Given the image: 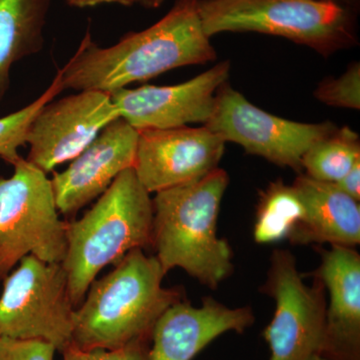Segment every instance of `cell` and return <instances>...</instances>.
<instances>
[{"label": "cell", "instance_id": "cell-1", "mask_svg": "<svg viewBox=\"0 0 360 360\" xmlns=\"http://www.w3.org/2000/svg\"><path fill=\"white\" fill-rule=\"evenodd\" d=\"M203 30L198 0H176L161 20L146 30L129 32L103 47L85 33L77 51L61 70L63 89L112 94L182 66L217 59Z\"/></svg>", "mask_w": 360, "mask_h": 360}, {"label": "cell", "instance_id": "cell-2", "mask_svg": "<svg viewBox=\"0 0 360 360\" xmlns=\"http://www.w3.org/2000/svg\"><path fill=\"white\" fill-rule=\"evenodd\" d=\"M165 274L155 257L130 251L90 284L75 309L71 343L82 349H115L151 340L161 315L184 298L179 288L162 285Z\"/></svg>", "mask_w": 360, "mask_h": 360}, {"label": "cell", "instance_id": "cell-3", "mask_svg": "<svg viewBox=\"0 0 360 360\" xmlns=\"http://www.w3.org/2000/svg\"><path fill=\"white\" fill-rule=\"evenodd\" d=\"M229 184L227 172L217 167L200 179L156 193L151 246L165 274L179 267L212 290L231 276V245L217 236Z\"/></svg>", "mask_w": 360, "mask_h": 360}, {"label": "cell", "instance_id": "cell-4", "mask_svg": "<svg viewBox=\"0 0 360 360\" xmlns=\"http://www.w3.org/2000/svg\"><path fill=\"white\" fill-rule=\"evenodd\" d=\"M153 205L134 168L118 175L80 219L66 222L63 265L75 307L97 274L127 253L151 246Z\"/></svg>", "mask_w": 360, "mask_h": 360}, {"label": "cell", "instance_id": "cell-5", "mask_svg": "<svg viewBox=\"0 0 360 360\" xmlns=\"http://www.w3.org/2000/svg\"><path fill=\"white\" fill-rule=\"evenodd\" d=\"M207 37L257 32L305 45L323 56L357 44L356 13L326 0H198Z\"/></svg>", "mask_w": 360, "mask_h": 360}, {"label": "cell", "instance_id": "cell-6", "mask_svg": "<svg viewBox=\"0 0 360 360\" xmlns=\"http://www.w3.org/2000/svg\"><path fill=\"white\" fill-rule=\"evenodd\" d=\"M13 167L11 177L0 176V281L27 255L63 262L66 252L51 179L23 158Z\"/></svg>", "mask_w": 360, "mask_h": 360}, {"label": "cell", "instance_id": "cell-7", "mask_svg": "<svg viewBox=\"0 0 360 360\" xmlns=\"http://www.w3.org/2000/svg\"><path fill=\"white\" fill-rule=\"evenodd\" d=\"M4 279L0 295V338L42 340L63 352L72 342L77 307L61 262L23 257Z\"/></svg>", "mask_w": 360, "mask_h": 360}, {"label": "cell", "instance_id": "cell-8", "mask_svg": "<svg viewBox=\"0 0 360 360\" xmlns=\"http://www.w3.org/2000/svg\"><path fill=\"white\" fill-rule=\"evenodd\" d=\"M262 291L276 302L274 319L264 331L269 360H309L319 354L328 305L321 279L305 284L292 253L277 250Z\"/></svg>", "mask_w": 360, "mask_h": 360}, {"label": "cell", "instance_id": "cell-9", "mask_svg": "<svg viewBox=\"0 0 360 360\" xmlns=\"http://www.w3.org/2000/svg\"><path fill=\"white\" fill-rule=\"evenodd\" d=\"M205 127L250 155L295 170L302 169L303 156L312 144L336 129L330 122H295L270 115L253 105L229 82L217 90L212 116Z\"/></svg>", "mask_w": 360, "mask_h": 360}, {"label": "cell", "instance_id": "cell-10", "mask_svg": "<svg viewBox=\"0 0 360 360\" xmlns=\"http://www.w3.org/2000/svg\"><path fill=\"white\" fill-rule=\"evenodd\" d=\"M117 118V108L106 92L82 90L49 101L30 123L26 160L49 174L58 165L75 160Z\"/></svg>", "mask_w": 360, "mask_h": 360}, {"label": "cell", "instance_id": "cell-11", "mask_svg": "<svg viewBox=\"0 0 360 360\" xmlns=\"http://www.w3.org/2000/svg\"><path fill=\"white\" fill-rule=\"evenodd\" d=\"M225 143L205 127L139 130L135 174L149 193L189 184L219 167Z\"/></svg>", "mask_w": 360, "mask_h": 360}, {"label": "cell", "instance_id": "cell-12", "mask_svg": "<svg viewBox=\"0 0 360 360\" xmlns=\"http://www.w3.org/2000/svg\"><path fill=\"white\" fill-rule=\"evenodd\" d=\"M231 63L224 61L176 85H144L110 94L120 117L135 129H169L205 123L214 108L217 90L227 82Z\"/></svg>", "mask_w": 360, "mask_h": 360}, {"label": "cell", "instance_id": "cell-13", "mask_svg": "<svg viewBox=\"0 0 360 360\" xmlns=\"http://www.w3.org/2000/svg\"><path fill=\"white\" fill-rule=\"evenodd\" d=\"M139 130L122 117L108 124L70 167L51 179L59 213L72 215L96 200L116 177L134 168Z\"/></svg>", "mask_w": 360, "mask_h": 360}, {"label": "cell", "instance_id": "cell-14", "mask_svg": "<svg viewBox=\"0 0 360 360\" xmlns=\"http://www.w3.org/2000/svg\"><path fill=\"white\" fill-rule=\"evenodd\" d=\"M255 321L248 307L231 309L212 297L198 307L180 300L156 322L148 360H193L220 335H241Z\"/></svg>", "mask_w": 360, "mask_h": 360}, {"label": "cell", "instance_id": "cell-15", "mask_svg": "<svg viewBox=\"0 0 360 360\" xmlns=\"http://www.w3.org/2000/svg\"><path fill=\"white\" fill-rule=\"evenodd\" d=\"M311 276L328 291L326 326L319 354L329 360H360V255L354 248L321 251Z\"/></svg>", "mask_w": 360, "mask_h": 360}, {"label": "cell", "instance_id": "cell-16", "mask_svg": "<svg viewBox=\"0 0 360 360\" xmlns=\"http://www.w3.org/2000/svg\"><path fill=\"white\" fill-rule=\"evenodd\" d=\"M292 186L302 201L304 215L288 238L291 243H329L347 248L359 245V201L342 193L333 182L307 174L297 176Z\"/></svg>", "mask_w": 360, "mask_h": 360}, {"label": "cell", "instance_id": "cell-17", "mask_svg": "<svg viewBox=\"0 0 360 360\" xmlns=\"http://www.w3.org/2000/svg\"><path fill=\"white\" fill-rule=\"evenodd\" d=\"M52 0H0V104L15 63L39 53Z\"/></svg>", "mask_w": 360, "mask_h": 360}, {"label": "cell", "instance_id": "cell-18", "mask_svg": "<svg viewBox=\"0 0 360 360\" xmlns=\"http://www.w3.org/2000/svg\"><path fill=\"white\" fill-rule=\"evenodd\" d=\"M304 207L295 187L281 180L271 182L260 193L253 238L259 245H271L288 239L302 221Z\"/></svg>", "mask_w": 360, "mask_h": 360}, {"label": "cell", "instance_id": "cell-19", "mask_svg": "<svg viewBox=\"0 0 360 360\" xmlns=\"http://www.w3.org/2000/svg\"><path fill=\"white\" fill-rule=\"evenodd\" d=\"M359 160V134L343 127L312 144L303 156L302 168L311 179L335 184Z\"/></svg>", "mask_w": 360, "mask_h": 360}, {"label": "cell", "instance_id": "cell-20", "mask_svg": "<svg viewBox=\"0 0 360 360\" xmlns=\"http://www.w3.org/2000/svg\"><path fill=\"white\" fill-rule=\"evenodd\" d=\"M60 75L58 71L49 89L32 103L11 115L0 117V158L14 165L20 160V149L26 146V135L34 116L42 106L63 91Z\"/></svg>", "mask_w": 360, "mask_h": 360}, {"label": "cell", "instance_id": "cell-21", "mask_svg": "<svg viewBox=\"0 0 360 360\" xmlns=\"http://www.w3.org/2000/svg\"><path fill=\"white\" fill-rule=\"evenodd\" d=\"M314 96L328 105L359 110V63L350 66L340 77L323 80L315 90Z\"/></svg>", "mask_w": 360, "mask_h": 360}, {"label": "cell", "instance_id": "cell-22", "mask_svg": "<svg viewBox=\"0 0 360 360\" xmlns=\"http://www.w3.org/2000/svg\"><path fill=\"white\" fill-rule=\"evenodd\" d=\"M151 340H139L115 349H82L71 343L63 350V360H148Z\"/></svg>", "mask_w": 360, "mask_h": 360}, {"label": "cell", "instance_id": "cell-23", "mask_svg": "<svg viewBox=\"0 0 360 360\" xmlns=\"http://www.w3.org/2000/svg\"><path fill=\"white\" fill-rule=\"evenodd\" d=\"M56 352L45 341L0 338V360H54Z\"/></svg>", "mask_w": 360, "mask_h": 360}, {"label": "cell", "instance_id": "cell-24", "mask_svg": "<svg viewBox=\"0 0 360 360\" xmlns=\"http://www.w3.org/2000/svg\"><path fill=\"white\" fill-rule=\"evenodd\" d=\"M335 186L342 193L347 194L354 200H360V160L352 165L347 174L335 182Z\"/></svg>", "mask_w": 360, "mask_h": 360}, {"label": "cell", "instance_id": "cell-25", "mask_svg": "<svg viewBox=\"0 0 360 360\" xmlns=\"http://www.w3.org/2000/svg\"><path fill=\"white\" fill-rule=\"evenodd\" d=\"M65 4L75 8H87L101 6V4H120L122 6H134L137 0H65Z\"/></svg>", "mask_w": 360, "mask_h": 360}, {"label": "cell", "instance_id": "cell-26", "mask_svg": "<svg viewBox=\"0 0 360 360\" xmlns=\"http://www.w3.org/2000/svg\"><path fill=\"white\" fill-rule=\"evenodd\" d=\"M326 1L335 2L341 6L347 7L356 13L359 7V0H326Z\"/></svg>", "mask_w": 360, "mask_h": 360}, {"label": "cell", "instance_id": "cell-27", "mask_svg": "<svg viewBox=\"0 0 360 360\" xmlns=\"http://www.w3.org/2000/svg\"><path fill=\"white\" fill-rule=\"evenodd\" d=\"M165 0H137V4L148 9H155L162 6Z\"/></svg>", "mask_w": 360, "mask_h": 360}, {"label": "cell", "instance_id": "cell-28", "mask_svg": "<svg viewBox=\"0 0 360 360\" xmlns=\"http://www.w3.org/2000/svg\"><path fill=\"white\" fill-rule=\"evenodd\" d=\"M309 360H329V359H326V357L322 356V355L317 354L312 355V356L310 357V359Z\"/></svg>", "mask_w": 360, "mask_h": 360}]
</instances>
